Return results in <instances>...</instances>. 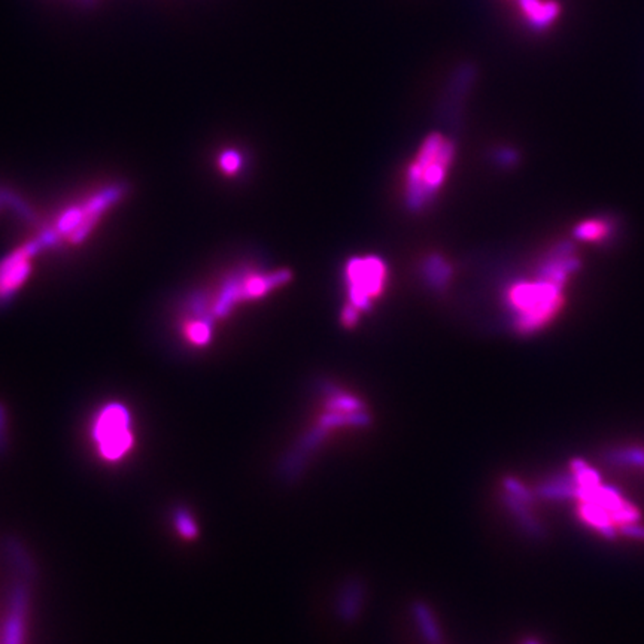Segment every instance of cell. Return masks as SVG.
I'll return each instance as SVG.
<instances>
[{"label":"cell","mask_w":644,"mask_h":644,"mask_svg":"<svg viewBox=\"0 0 644 644\" xmlns=\"http://www.w3.org/2000/svg\"><path fill=\"white\" fill-rule=\"evenodd\" d=\"M576 264L570 251H558L540 271L537 280H524L512 287L509 301L516 314L519 330L524 333L540 330L560 314L564 287Z\"/></svg>","instance_id":"6da1fadb"},{"label":"cell","mask_w":644,"mask_h":644,"mask_svg":"<svg viewBox=\"0 0 644 644\" xmlns=\"http://www.w3.org/2000/svg\"><path fill=\"white\" fill-rule=\"evenodd\" d=\"M452 158V145L441 136L432 135L421 148L415 165L412 166L407 175V191L409 204L421 206L436 193L445 178V172Z\"/></svg>","instance_id":"7a4b0ae2"},{"label":"cell","mask_w":644,"mask_h":644,"mask_svg":"<svg viewBox=\"0 0 644 644\" xmlns=\"http://www.w3.org/2000/svg\"><path fill=\"white\" fill-rule=\"evenodd\" d=\"M94 440L99 454L108 461H118L132 450V418L121 404H108L94 421Z\"/></svg>","instance_id":"3957f363"},{"label":"cell","mask_w":644,"mask_h":644,"mask_svg":"<svg viewBox=\"0 0 644 644\" xmlns=\"http://www.w3.org/2000/svg\"><path fill=\"white\" fill-rule=\"evenodd\" d=\"M385 279V266L381 260H354L348 266L349 297L352 308L360 312L369 308L370 300L379 296Z\"/></svg>","instance_id":"277c9868"},{"label":"cell","mask_w":644,"mask_h":644,"mask_svg":"<svg viewBox=\"0 0 644 644\" xmlns=\"http://www.w3.org/2000/svg\"><path fill=\"white\" fill-rule=\"evenodd\" d=\"M29 264V251L22 250L17 254L11 255L4 263H0V300H4L13 289L24 280Z\"/></svg>","instance_id":"5b68a950"},{"label":"cell","mask_w":644,"mask_h":644,"mask_svg":"<svg viewBox=\"0 0 644 644\" xmlns=\"http://www.w3.org/2000/svg\"><path fill=\"white\" fill-rule=\"evenodd\" d=\"M519 6L526 15V23L535 32H542L555 22L560 15V5L556 2L542 4L540 0H517Z\"/></svg>","instance_id":"8992f818"},{"label":"cell","mask_w":644,"mask_h":644,"mask_svg":"<svg viewBox=\"0 0 644 644\" xmlns=\"http://www.w3.org/2000/svg\"><path fill=\"white\" fill-rule=\"evenodd\" d=\"M579 516L586 522L588 526L597 528L606 538H615V522L611 519V513L604 507L590 501H582L579 506Z\"/></svg>","instance_id":"52a82bcc"},{"label":"cell","mask_w":644,"mask_h":644,"mask_svg":"<svg viewBox=\"0 0 644 644\" xmlns=\"http://www.w3.org/2000/svg\"><path fill=\"white\" fill-rule=\"evenodd\" d=\"M611 230H613V225L611 221L604 220V218H590L577 225L576 236L583 242L600 243V242L611 238Z\"/></svg>","instance_id":"ba28073f"},{"label":"cell","mask_w":644,"mask_h":644,"mask_svg":"<svg viewBox=\"0 0 644 644\" xmlns=\"http://www.w3.org/2000/svg\"><path fill=\"white\" fill-rule=\"evenodd\" d=\"M606 458L615 466L644 467V450L641 448H619L611 450Z\"/></svg>","instance_id":"9c48e42d"},{"label":"cell","mask_w":644,"mask_h":644,"mask_svg":"<svg viewBox=\"0 0 644 644\" xmlns=\"http://www.w3.org/2000/svg\"><path fill=\"white\" fill-rule=\"evenodd\" d=\"M572 473L576 476L577 482L581 487H595L601 483L598 471L593 470L592 467L588 466L583 459H579V458L572 461Z\"/></svg>","instance_id":"30bf717a"},{"label":"cell","mask_w":644,"mask_h":644,"mask_svg":"<svg viewBox=\"0 0 644 644\" xmlns=\"http://www.w3.org/2000/svg\"><path fill=\"white\" fill-rule=\"evenodd\" d=\"M241 166V157H239L236 153H227L221 158V167L227 172V174H234L236 170L239 169Z\"/></svg>","instance_id":"8fae6325"},{"label":"cell","mask_w":644,"mask_h":644,"mask_svg":"<svg viewBox=\"0 0 644 644\" xmlns=\"http://www.w3.org/2000/svg\"><path fill=\"white\" fill-rule=\"evenodd\" d=\"M619 531H620V535H625V537L640 538V540H644V526H637L636 522H630V524L619 526Z\"/></svg>","instance_id":"7c38bea8"},{"label":"cell","mask_w":644,"mask_h":644,"mask_svg":"<svg viewBox=\"0 0 644 644\" xmlns=\"http://www.w3.org/2000/svg\"><path fill=\"white\" fill-rule=\"evenodd\" d=\"M526 644H538V641H535V640H530V641H526Z\"/></svg>","instance_id":"4fadbf2b"}]
</instances>
